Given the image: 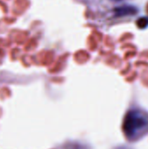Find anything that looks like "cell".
I'll list each match as a JSON object with an SVG mask.
<instances>
[{"label": "cell", "mask_w": 148, "mask_h": 149, "mask_svg": "<svg viewBox=\"0 0 148 149\" xmlns=\"http://www.w3.org/2000/svg\"><path fill=\"white\" fill-rule=\"evenodd\" d=\"M123 133L129 141H137L148 134V113L140 108L130 109L123 120Z\"/></svg>", "instance_id": "cell-1"}, {"label": "cell", "mask_w": 148, "mask_h": 149, "mask_svg": "<svg viewBox=\"0 0 148 149\" xmlns=\"http://www.w3.org/2000/svg\"><path fill=\"white\" fill-rule=\"evenodd\" d=\"M138 10L133 6H123L117 8L115 10V12L117 16H127V15H134Z\"/></svg>", "instance_id": "cell-2"}, {"label": "cell", "mask_w": 148, "mask_h": 149, "mask_svg": "<svg viewBox=\"0 0 148 149\" xmlns=\"http://www.w3.org/2000/svg\"><path fill=\"white\" fill-rule=\"evenodd\" d=\"M136 24L138 25V27L140 29H145L148 26V18L147 17H140L137 22H136Z\"/></svg>", "instance_id": "cell-3"}, {"label": "cell", "mask_w": 148, "mask_h": 149, "mask_svg": "<svg viewBox=\"0 0 148 149\" xmlns=\"http://www.w3.org/2000/svg\"><path fill=\"white\" fill-rule=\"evenodd\" d=\"M61 149H88L85 146L79 144V143H70L68 145L64 146Z\"/></svg>", "instance_id": "cell-4"}]
</instances>
